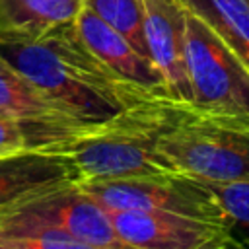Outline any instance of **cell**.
Listing matches in <instances>:
<instances>
[{"instance_id": "6da1fadb", "label": "cell", "mask_w": 249, "mask_h": 249, "mask_svg": "<svg viewBox=\"0 0 249 249\" xmlns=\"http://www.w3.org/2000/svg\"><path fill=\"white\" fill-rule=\"evenodd\" d=\"M0 56L86 123L109 119L134 103L165 93L113 72L86 47L74 19L41 35L0 31Z\"/></svg>"}, {"instance_id": "7a4b0ae2", "label": "cell", "mask_w": 249, "mask_h": 249, "mask_svg": "<svg viewBox=\"0 0 249 249\" xmlns=\"http://www.w3.org/2000/svg\"><path fill=\"white\" fill-rule=\"evenodd\" d=\"M189 101L154 95L117 115L89 123L54 152L64 154L78 181L177 171L160 152V136Z\"/></svg>"}, {"instance_id": "3957f363", "label": "cell", "mask_w": 249, "mask_h": 249, "mask_svg": "<svg viewBox=\"0 0 249 249\" xmlns=\"http://www.w3.org/2000/svg\"><path fill=\"white\" fill-rule=\"evenodd\" d=\"M160 152L173 169L206 183L249 179V113L189 101L160 136Z\"/></svg>"}, {"instance_id": "277c9868", "label": "cell", "mask_w": 249, "mask_h": 249, "mask_svg": "<svg viewBox=\"0 0 249 249\" xmlns=\"http://www.w3.org/2000/svg\"><path fill=\"white\" fill-rule=\"evenodd\" d=\"M78 185L107 210L179 212L230 222L210 183L183 171L89 179Z\"/></svg>"}, {"instance_id": "5b68a950", "label": "cell", "mask_w": 249, "mask_h": 249, "mask_svg": "<svg viewBox=\"0 0 249 249\" xmlns=\"http://www.w3.org/2000/svg\"><path fill=\"white\" fill-rule=\"evenodd\" d=\"M185 56L195 103L220 111L249 113L247 64L204 19L187 8Z\"/></svg>"}, {"instance_id": "8992f818", "label": "cell", "mask_w": 249, "mask_h": 249, "mask_svg": "<svg viewBox=\"0 0 249 249\" xmlns=\"http://www.w3.org/2000/svg\"><path fill=\"white\" fill-rule=\"evenodd\" d=\"M124 247L134 249H230L241 247L226 220L179 212L107 210Z\"/></svg>"}, {"instance_id": "52a82bcc", "label": "cell", "mask_w": 249, "mask_h": 249, "mask_svg": "<svg viewBox=\"0 0 249 249\" xmlns=\"http://www.w3.org/2000/svg\"><path fill=\"white\" fill-rule=\"evenodd\" d=\"M14 206H21L37 218L62 228L86 249H124L107 208L88 195L78 181L54 187Z\"/></svg>"}, {"instance_id": "ba28073f", "label": "cell", "mask_w": 249, "mask_h": 249, "mask_svg": "<svg viewBox=\"0 0 249 249\" xmlns=\"http://www.w3.org/2000/svg\"><path fill=\"white\" fill-rule=\"evenodd\" d=\"M146 53L167 93L193 101L185 56V8L181 0H142Z\"/></svg>"}, {"instance_id": "9c48e42d", "label": "cell", "mask_w": 249, "mask_h": 249, "mask_svg": "<svg viewBox=\"0 0 249 249\" xmlns=\"http://www.w3.org/2000/svg\"><path fill=\"white\" fill-rule=\"evenodd\" d=\"M74 181L78 175L60 152L25 150L0 156V210Z\"/></svg>"}, {"instance_id": "30bf717a", "label": "cell", "mask_w": 249, "mask_h": 249, "mask_svg": "<svg viewBox=\"0 0 249 249\" xmlns=\"http://www.w3.org/2000/svg\"><path fill=\"white\" fill-rule=\"evenodd\" d=\"M74 23L86 47L113 72L144 88L160 89L167 93L150 58L144 56L124 35H121L115 27H111L105 19H101L93 10L84 6L76 16Z\"/></svg>"}, {"instance_id": "8fae6325", "label": "cell", "mask_w": 249, "mask_h": 249, "mask_svg": "<svg viewBox=\"0 0 249 249\" xmlns=\"http://www.w3.org/2000/svg\"><path fill=\"white\" fill-rule=\"evenodd\" d=\"M0 249H86L78 239L21 206L0 210Z\"/></svg>"}, {"instance_id": "7c38bea8", "label": "cell", "mask_w": 249, "mask_h": 249, "mask_svg": "<svg viewBox=\"0 0 249 249\" xmlns=\"http://www.w3.org/2000/svg\"><path fill=\"white\" fill-rule=\"evenodd\" d=\"M0 109L14 117L25 119H49V121H70L86 123L70 115L62 105L43 93L23 74H19L10 62L0 56Z\"/></svg>"}, {"instance_id": "4fadbf2b", "label": "cell", "mask_w": 249, "mask_h": 249, "mask_svg": "<svg viewBox=\"0 0 249 249\" xmlns=\"http://www.w3.org/2000/svg\"><path fill=\"white\" fill-rule=\"evenodd\" d=\"M86 0H0V31L41 35L72 21Z\"/></svg>"}, {"instance_id": "5bb4252c", "label": "cell", "mask_w": 249, "mask_h": 249, "mask_svg": "<svg viewBox=\"0 0 249 249\" xmlns=\"http://www.w3.org/2000/svg\"><path fill=\"white\" fill-rule=\"evenodd\" d=\"M204 19L249 68V0H181Z\"/></svg>"}, {"instance_id": "9a60e30c", "label": "cell", "mask_w": 249, "mask_h": 249, "mask_svg": "<svg viewBox=\"0 0 249 249\" xmlns=\"http://www.w3.org/2000/svg\"><path fill=\"white\" fill-rule=\"evenodd\" d=\"M86 6L93 10L101 19L124 35L144 56L146 39H144V4L142 0H86Z\"/></svg>"}, {"instance_id": "2e32d148", "label": "cell", "mask_w": 249, "mask_h": 249, "mask_svg": "<svg viewBox=\"0 0 249 249\" xmlns=\"http://www.w3.org/2000/svg\"><path fill=\"white\" fill-rule=\"evenodd\" d=\"M220 198V204L233 226V235L239 231L249 233V179L210 183Z\"/></svg>"}, {"instance_id": "e0dca14e", "label": "cell", "mask_w": 249, "mask_h": 249, "mask_svg": "<svg viewBox=\"0 0 249 249\" xmlns=\"http://www.w3.org/2000/svg\"><path fill=\"white\" fill-rule=\"evenodd\" d=\"M0 117H14V115H10L8 111H4V109H0Z\"/></svg>"}]
</instances>
